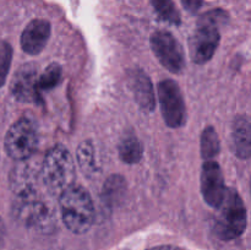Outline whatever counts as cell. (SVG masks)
Listing matches in <instances>:
<instances>
[{
  "label": "cell",
  "instance_id": "13",
  "mask_svg": "<svg viewBox=\"0 0 251 250\" xmlns=\"http://www.w3.org/2000/svg\"><path fill=\"white\" fill-rule=\"evenodd\" d=\"M233 144L234 152L239 158L248 159L251 152V130L249 118L240 115L233 125Z\"/></svg>",
  "mask_w": 251,
  "mask_h": 250
},
{
  "label": "cell",
  "instance_id": "8",
  "mask_svg": "<svg viewBox=\"0 0 251 250\" xmlns=\"http://www.w3.org/2000/svg\"><path fill=\"white\" fill-rule=\"evenodd\" d=\"M152 51L162 66L172 74H180L185 66V56L180 43L167 31L154 32L150 39Z\"/></svg>",
  "mask_w": 251,
  "mask_h": 250
},
{
  "label": "cell",
  "instance_id": "4",
  "mask_svg": "<svg viewBox=\"0 0 251 250\" xmlns=\"http://www.w3.org/2000/svg\"><path fill=\"white\" fill-rule=\"evenodd\" d=\"M215 233L220 239L233 240L245 232L247 208L235 189L227 188L221 205L217 207Z\"/></svg>",
  "mask_w": 251,
  "mask_h": 250
},
{
  "label": "cell",
  "instance_id": "6",
  "mask_svg": "<svg viewBox=\"0 0 251 250\" xmlns=\"http://www.w3.org/2000/svg\"><path fill=\"white\" fill-rule=\"evenodd\" d=\"M15 215L28 227H33L42 232H49L54 228L53 208L36 195L17 199L15 205Z\"/></svg>",
  "mask_w": 251,
  "mask_h": 250
},
{
  "label": "cell",
  "instance_id": "19",
  "mask_svg": "<svg viewBox=\"0 0 251 250\" xmlns=\"http://www.w3.org/2000/svg\"><path fill=\"white\" fill-rule=\"evenodd\" d=\"M150 1L162 20L172 25L180 24V14L173 0H150Z\"/></svg>",
  "mask_w": 251,
  "mask_h": 250
},
{
  "label": "cell",
  "instance_id": "5",
  "mask_svg": "<svg viewBox=\"0 0 251 250\" xmlns=\"http://www.w3.org/2000/svg\"><path fill=\"white\" fill-rule=\"evenodd\" d=\"M38 145V127L32 118L22 117L11 125L5 136V151L15 161H26Z\"/></svg>",
  "mask_w": 251,
  "mask_h": 250
},
{
  "label": "cell",
  "instance_id": "1",
  "mask_svg": "<svg viewBox=\"0 0 251 250\" xmlns=\"http://www.w3.org/2000/svg\"><path fill=\"white\" fill-rule=\"evenodd\" d=\"M61 218L69 230L83 234L93 225L95 207L92 199L82 186L71 185L59 196Z\"/></svg>",
  "mask_w": 251,
  "mask_h": 250
},
{
  "label": "cell",
  "instance_id": "15",
  "mask_svg": "<svg viewBox=\"0 0 251 250\" xmlns=\"http://www.w3.org/2000/svg\"><path fill=\"white\" fill-rule=\"evenodd\" d=\"M119 157L127 164H135L141 161L144 149L135 135H125L119 142Z\"/></svg>",
  "mask_w": 251,
  "mask_h": 250
},
{
  "label": "cell",
  "instance_id": "2",
  "mask_svg": "<svg viewBox=\"0 0 251 250\" xmlns=\"http://www.w3.org/2000/svg\"><path fill=\"white\" fill-rule=\"evenodd\" d=\"M42 179L47 191L54 196H60L63 191L74 185L75 163L65 146L55 145L47 152L42 166Z\"/></svg>",
  "mask_w": 251,
  "mask_h": 250
},
{
  "label": "cell",
  "instance_id": "12",
  "mask_svg": "<svg viewBox=\"0 0 251 250\" xmlns=\"http://www.w3.org/2000/svg\"><path fill=\"white\" fill-rule=\"evenodd\" d=\"M130 86L139 107L146 113L153 112L156 107V100H154L153 86L149 76L142 70L132 71L130 76Z\"/></svg>",
  "mask_w": 251,
  "mask_h": 250
},
{
  "label": "cell",
  "instance_id": "3",
  "mask_svg": "<svg viewBox=\"0 0 251 250\" xmlns=\"http://www.w3.org/2000/svg\"><path fill=\"white\" fill-rule=\"evenodd\" d=\"M228 19L227 14L222 10L208 11L198 22V28L191 36L189 47L190 56L196 64H205L215 55L221 41L218 25Z\"/></svg>",
  "mask_w": 251,
  "mask_h": 250
},
{
  "label": "cell",
  "instance_id": "9",
  "mask_svg": "<svg viewBox=\"0 0 251 250\" xmlns=\"http://www.w3.org/2000/svg\"><path fill=\"white\" fill-rule=\"evenodd\" d=\"M227 188L222 171L216 161H206L201 169V194L208 206L217 208L222 202Z\"/></svg>",
  "mask_w": 251,
  "mask_h": 250
},
{
  "label": "cell",
  "instance_id": "21",
  "mask_svg": "<svg viewBox=\"0 0 251 250\" xmlns=\"http://www.w3.org/2000/svg\"><path fill=\"white\" fill-rule=\"evenodd\" d=\"M185 9L190 12H196L202 6V0H181Z\"/></svg>",
  "mask_w": 251,
  "mask_h": 250
},
{
  "label": "cell",
  "instance_id": "14",
  "mask_svg": "<svg viewBox=\"0 0 251 250\" xmlns=\"http://www.w3.org/2000/svg\"><path fill=\"white\" fill-rule=\"evenodd\" d=\"M126 193V181L119 174H113L105 180L102 189V200L109 207L122 202Z\"/></svg>",
  "mask_w": 251,
  "mask_h": 250
},
{
  "label": "cell",
  "instance_id": "17",
  "mask_svg": "<svg viewBox=\"0 0 251 250\" xmlns=\"http://www.w3.org/2000/svg\"><path fill=\"white\" fill-rule=\"evenodd\" d=\"M63 78V69L59 64H50L48 68L44 70L41 76L37 77V88L38 91H49L60 83Z\"/></svg>",
  "mask_w": 251,
  "mask_h": 250
},
{
  "label": "cell",
  "instance_id": "16",
  "mask_svg": "<svg viewBox=\"0 0 251 250\" xmlns=\"http://www.w3.org/2000/svg\"><path fill=\"white\" fill-rule=\"evenodd\" d=\"M201 156L205 161H210L220 153L221 145L215 127L207 126L201 134Z\"/></svg>",
  "mask_w": 251,
  "mask_h": 250
},
{
  "label": "cell",
  "instance_id": "23",
  "mask_svg": "<svg viewBox=\"0 0 251 250\" xmlns=\"http://www.w3.org/2000/svg\"><path fill=\"white\" fill-rule=\"evenodd\" d=\"M4 237H5V225H4V222H2V220L0 218V245H1L2 242H4Z\"/></svg>",
  "mask_w": 251,
  "mask_h": 250
},
{
  "label": "cell",
  "instance_id": "18",
  "mask_svg": "<svg viewBox=\"0 0 251 250\" xmlns=\"http://www.w3.org/2000/svg\"><path fill=\"white\" fill-rule=\"evenodd\" d=\"M77 162L83 173L90 175L96 171V158H95V147L91 141L81 142L77 149Z\"/></svg>",
  "mask_w": 251,
  "mask_h": 250
},
{
  "label": "cell",
  "instance_id": "11",
  "mask_svg": "<svg viewBox=\"0 0 251 250\" xmlns=\"http://www.w3.org/2000/svg\"><path fill=\"white\" fill-rule=\"evenodd\" d=\"M50 24L47 20L36 19L29 22L21 34V47L25 53L37 55L46 48L50 37Z\"/></svg>",
  "mask_w": 251,
  "mask_h": 250
},
{
  "label": "cell",
  "instance_id": "10",
  "mask_svg": "<svg viewBox=\"0 0 251 250\" xmlns=\"http://www.w3.org/2000/svg\"><path fill=\"white\" fill-rule=\"evenodd\" d=\"M37 68L33 64L22 65L11 82V93L19 102L42 103L41 92L37 88Z\"/></svg>",
  "mask_w": 251,
  "mask_h": 250
},
{
  "label": "cell",
  "instance_id": "20",
  "mask_svg": "<svg viewBox=\"0 0 251 250\" xmlns=\"http://www.w3.org/2000/svg\"><path fill=\"white\" fill-rule=\"evenodd\" d=\"M12 59V48L7 42L0 41V87L4 86Z\"/></svg>",
  "mask_w": 251,
  "mask_h": 250
},
{
  "label": "cell",
  "instance_id": "7",
  "mask_svg": "<svg viewBox=\"0 0 251 250\" xmlns=\"http://www.w3.org/2000/svg\"><path fill=\"white\" fill-rule=\"evenodd\" d=\"M158 100L162 115L169 127H180L186 122V107L183 93L173 80H163L158 83Z\"/></svg>",
  "mask_w": 251,
  "mask_h": 250
},
{
  "label": "cell",
  "instance_id": "22",
  "mask_svg": "<svg viewBox=\"0 0 251 250\" xmlns=\"http://www.w3.org/2000/svg\"><path fill=\"white\" fill-rule=\"evenodd\" d=\"M149 250H181L176 247H172V245H162V247H156V248H151Z\"/></svg>",
  "mask_w": 251,
  "mask_h": 250
}]
</instances>
